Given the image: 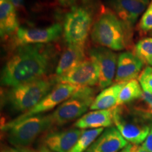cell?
Instances as JSON below:
<instances>
[{
    "instance_id": "6da1fadb",
    "label": "cell",
    "mask_w": 152,
    "mask_h": 152,
    "mask_svg": "<svg viewBox=\"0 0 152 152\" xmlns=\"http://www.w3.org/2000/svg\"><path fill=\"white\" fill-rule=\"evenodd\" d=\"M57 54L52 44L15 47L1 70V85L16 87L46 77L56 64Z\"/></svg>"
},
{
    "instance_id": "7a4b0ae2",
    "label": "cell",
    "mask_w": 152,
    "mask_h": 152,
    "mask_svg": "<svg viewBox=\"0 0 152 152\" xmlns=\"http://www.w3.org/2000/svg\"><path fill=\"white\" fill-rule=\"evenodd\" d=\"M130 37V28L109 8L102 7L91 31V38L95 45L112 51H121L128 47Z\"/></svg>"
},
{
    "instance_id": "3957f363",
    "label": "cell",
    "mask_w": 152,
    "mask_h": 152,
    "mask_svg": "<svg viewBox=\"0 0 152 152\" xmlns=\"http://www.w3.org/2000/svg\"><path fill=\"white\" fill-rule=\"evenodd\" d=\"M56 83L55 77H46L16 87H9L1 93V102L12 111L23 113L37 105L52 90Z\"/></svg>"
},
{
    "instance_id": "277c9868",
    "label": "cell",
    "mask_w": 152,
    "mask_h": 152,
    "mask_svg": "<svg viewBox=\"0 0 152 152\" xmlns=\"http://www.w3.org/2000/svg\"><path fill=\"white\" fill-rule=\"evenodd\" d=\"M53 125L52 114L37 115L15 123H7L1 130L7 132L9 142L15 147H28L38 136L49 130Z\"/></svg>"
},
{
    "instance_id": "5b68a950",
    "label": "cell",
    "mask_w": 152,
    "mask_h": 152,
    "mask_svg": "<svg viewBox=\"0 0 152 152\" xmlns=\"http://www.w3.org/2000/svg\"><path fill=\"white\" fill-rule=\"evenodd\" d=\"M147 118L135 110L130 111L120 106L113 108L115 127L127 141L135 145L143 143L150 132L151 125L146 122Z\"/></svg>"
},
{
    "instance_id": "8992f818",
    "label": "cell",
    "mask_w": 152,
    "mask_h": 152,
    "mask_svg": "<svg viewBox=\"0 0 152 152\" xmlns=\"http://www.w3.org/2000/svg\"><path fill=\"white\" fill-rule=\"evenodd\" d=\"M93 27L92 13L86 7H74L64 17V39L68 45H85Z\"/></svg>"
},
{
    "instance_id": "52a82bcc",
    "label": "cell",
    "mask_w": 152,
    "mask_h": 152,
    "mask_svg": "<svg viewBox=\"0 0 152 152\" xmlns=\"http://www.w3.org/2000/svg\"><path fill=\"white\" fill-rule=\"evenodd\" d=\"M92 87H80L71 97L63 102L52 113L54 125H62L83 116L94 99Z\"/></svg>"
},
{
    "instance_id": "ba28073f",
    "label": "cell",
    "mask_w": 152,
    "mask_h": 152,
    "mask_svg": "<svg viewBox=\"0 0 152 152\" xmlns=\"http://www.w3.org/2000/svg\"><path fill=\"white\" fill-rule=\"evenodd\" d=\"M63 33L61 24L56 23L45 28L19 27L12 35V49L28 45L50 44L56 41Z\"/></svg>"
},
{
    "instance_id": "9c48e42d",
    "label": "cell",
    "mask_w": 152,
    "mask_h": 152,
    "mask_svg": "<svg viewBox=\"0 0 152 152\" xmlns=\"http://www.w3.org/2000/svg\"><path fill=\"white\" fill-rule=\"evenodd\" d=\"M80 87L69 84L58 83L52 90L42 99L33 109L22 113L16 118L10 121V123H15L28 118L40 115L45 112L51 111L57 106H59L68 99L71 97Z\"/></svg>"
},
{
    "instance_id": "30bf717a",
    "label": "cell",
    "mask_w": 152,
    "mask_h": 152,
    "mask_svg": "<svg viewBox=\"0 0 152 152\" xmlns=\"http://www.w3.org/2000/svg\"><path fill=\"white\" fill-rule=\"evenodd\" d=\"M89 56L98 67L99 88L109 87L115 80L118 56L111 49L100 46L89 49Z\"/></svg>"
},
{
    "instance_id": "8fae6325",
    "label": "cell",
    "mask_w": 152,
    "mask_h": 152,
    "mask_svg": "<svg viewBox=\"0 0 152 152\" xmlns=\"http://www.w3.org/2000/svg\"><path fill=\"white\" fill-rule=\"evenodd\" d=\"M56 83H64L78 87H92L99 83V70L92 58H85L71 71L58 77Z\"/></svg>"
},
{
    "instance_id": "7c38bea8",
    "label": "cell",
    "mask_w": 152,
    "mask_h": 152,
    "mask_svg": "<svg viewBox=\"0 0 152 152\" xmlns=\"http://www.w3.org/2000/svg\"><path fill=\"white\" fill-rule=\"evenodd\" d=\"M149 4V0H107L109 9L130 29Z\"/></svg>"
},
{
    "instance_id": "4fadbf2b",
    "label": "cell",
    "mask_w": 152,
    "mask_h": 152,
    "mask_svg": "<svg viewBox=\"0 0 152 152\" xmlns=\"http://www.w3.org/2000/svg\"><path fill=\"white\" fill-rule=\"evenodd\" d=\"M128 143L116 127L111 126L106 128L85 152H119Z\"/></svg>"
},
{
    "instance_id": "5bb4252c",
    "label": "cell",
    "mask_w": 152,
    "mask_h": 152,
    "mask_svg": "<svg viewBox=\"0 0 152 152\" xmlns=\"http://www.w3.org/2000/svg\"><path fill=\"white\" fill-rule=\"evenodd\" d=\"M82 132L83 130L78 128L49 132L43 138L44 146L54 152H70Z\"/></svg>"
},
{
    "instance_id": "9a60e30c",
    "label": "cell",
    "mask_w": 152,
    "mask_h": 152,
    "mask_svg": "<svg viewBox=\"0 0 152 152\" xmlns=\"http://www.w3.org/2000/svg\"><path fill=\"white\" fill-rule=\"evenodd\" d=\"M144 64L135 54L131 52H122L118 57L115 83H123L137 77Z\"/></svg>"
},
{
    "instance_id": "2e32d148",
    "label": "cell",
    "mask_w": 152,
    "mask_h": 152,
    "mask_svg": "<svg viewBox=\"0 0 152 152\" xmlns=\"http://www.w3.org/2000/svg\"><path fill=\"white\" fill-rule=\"evenodd\" d=\"M113 123V108H112L85 113L76 121L75 127L81 130L104 128L111 127Z\"/></svg>"
},
{
    "instance_id": "e0dca14e",
    "label": "cell",
    "mask_w": 152,
    "mask_h": 152,
    "mask_svg": "<svg viewBox=\"0 0 152 152\" xmlns=\"http://www.w3.org/2000/svg\"><path fill=\"white\" fill-rule=\"evenodd\" d=\"M85 50V45H68L57 63L55 77H61L83 62L86 58Z\"/></svg>"
},
{
    "instance_id": "ac0fdd59",
    "label": "cell",
    "mask_w": 152,
    "mask_h": 152,
    "mask_svg": "<svg viewBox=\"0 0 152 152\" xmlns=\"http://www.w3.org/2000/svg\"><path fill=\"white\" fill-rule=\"evenodd\" d=\"M19 28L16 9L10 1L0 2V33L1 38L14 35Z\"/></svg>"
},
{
    "instance_id": "d6986e66",
    "label": "cell",
    "mask_w": 152,
    "mask_h": 152,
    "mask_svg": "<svg viewBox=\"0 0 152 152\" xmlns=\"http://www.w3.org/2000/svg\"><path fill=\"white\" fill-rule=\"evenodd\" d=\"M123 84L115 83L104 89L94 98L90 108V110H106L115 107L117 106L120 91Z\"/></svg>"
},
{
    "instance_id": "ffe728a7",
    "label": "cell",
    "mask_w": 152,
    "mask_h": 152,
    "mask_svg": "<svg viewBox=\"0 0 152 152\" xmlns=\"http://www.w3.org/2000/svg\"><path fill=\"white\" fill-rule=\"evenodd\" d=\"M142 89L140 83L136 79L124 83L120 91L117 106H123L138 99L143 93Z\"/></svg>"
},
{
    "instance_id": "44dd1931",
    "label": "cell",
    "mask_w": 152,
    "mask_h": 152,
    "mask_svg": "<svg viewBox=\"0 0 152 152\" xmlns=\"http://www.w3.org/2000/svg\"><path fill=\"white\" fill-rule=\"evenodd\" d=\"M104 130L103 128L83 130L77 143L70 152H85Z\"/></svg>"
},
{
    "instance_id": "7402d4cb",
    "label": "cell",
    "mask_w": 152,
    "mask_h": 152,
    "mask_svg": "<svg viewBox=\"0 0 152 152\" xmlns=\"http://www.w3.org/2000/svg\"><path fill=\"white\" fill-rule=\"evenodd\" d=\"M134 54L144 64L152 66V37L140 39L134 47Z\"/></svg>"
},
{
    "instance_id": "603a6c76",
    "label": "cell",
    "mask_w": 152,
    "mask_h": 152,
    "mask_svg": "<svg viewBox=\"0 0 152 152\" xmlns=\"http://www.w3.org/2000/svg\"><path fill=\"white\" fill-rule=\"evenodd\" d=\"M134 106V110L147 117L152 116V94L143 91Z\"/></svg>"
},
{
    "instance_id": "cb8c5ba5",
    "label": "cell",
    "mask_w": 152,
    "mask_h": 152,
    "mask_svg": "<svg viewBox=\"0 0 152 152\" xmlns=\"http://www.w3.org/2000/svg\"><path fill=\"white\" fill-rule=\"evenodd\" d=\"M138 80L143 91L152 94V66H147L144 68Z\"/></svg>"
},
{
    "instance_id": "d4e9b609",
    "label": "cell",
    "mask_w": 152,
    "mask_h": 152,
    "mask_svg": "<svg viewBox=\"0 0 152 152\" xmlns=\"http://www.w3.org/2000/svg\"><path fill=\"white\" fill-rule=\"evenodd\" d=\"M139 28L144 33L152 30V4L151 3L140 19Z\"/></svg>"
},
{
    "instance_id": "484cf974",
    "label": "cell",
    "mask_w": 152,
    "mask_h": 152,
    "mask_svg": "<svg viewBox=\"0 0 152 152\" xmlns=\"http://www.w3.org/2000/svg\"><path fill=\"white\" fill-rule=\"evenodd\" d=\"M142 147L149 152H152V125L150 129V132L148 134L147 137L142 143Z\"/></svg>"
},
{
    "instance_id": "4316f807",
    "label": "cell",
    "mask_w": 152,
    "mask_h": 152,
    "mask_svg": "<svg viewBox=\"0 0 152 152\" xmlns=\"http://www.w3.org/2000/svg\"><path fill=\"white\" fill-rule=\"evenodd\" d=\"M1 152H36L28 147H14L7 148Z\"/></svg>"
},
{
    "instance_id": "83f0119b",
    "label": "cell",
    "mask_w": 152,
    "mask_h": 152,
    "mask_svg": "<svg viewBox=\"0 0 152 152\" xmlns=\"http://www.w3.org/2000/svg\"><path fill=\"white\" fill-rule=\"evenodd\" d=\"M61 6L64 7H73L75 4L76 0H56Z\"/></svg>"
},
{
    "instance_id": "f1b7e54d",
    "label": "cell",
    "mask_w": 152,
    "mask_h": 152,
    "mask_svg": "<svg viewBox=\"0 0 152 152\" xmlns=\"http://www.w3.org/2000/svg\"><path fill=\"white\" fill-rule=\"evenodd\" d=\"M14 6L16 10H20L22 9L24 7V1L25 0H8Z\"/></svg>"
},
{
    "instance_id": "f546056e",
    "label": "cell",
    "mask_w": 152,
    "mask_h": 152,
    "mask_svg": "<svg viewBox=\"0 0 152 152\" xmlns=\"http://www.w3.org/2000/svg\"><path fill=\"white\" fill-rule=\"evenodd\" d=\"M82 2L83 3L85 7H86L89 9H91L95 5L96 0H82Z\"/></svg>"
},
{
    "instance_id": "4dcf8cb0",
    "label": "cell",
    "mask_w": 152,
    "mask_h": 152,
    "mask_svg": "<svg viewBox=\"0 0 152 152\" xmlns=\"http://www.w3.org/2000/svg\"><path fill=\"white\" fill-rule=\"evenodd\" d=\"M132 149L133 152H149L144 149L142 146L141 147H138L137 145H135V144H132Z\"/></svg>"
},
{
    "instance_id": "1f68e13d",
    "label": "cell",
    "mask_w": 152,
    "mask_h": 152,
    "mask_svg": "<svg viewBox=\"0 0 152 152\" xmlns=\"http://www.w3.org/2000/svg\"><path fill=\"white\" fill-rule=\"evenodd\" d=\"M121 152H133L132 149V144H128Z\"/></svg>"
},
{
    "instance_id": "d6a6232c",
    "label": "cell",
    "mask_w": 152,
    "mask_h": 152,
    "mask_svg": "<svg viewBox=\"0 0 152 152\" xmlns=\"http://www.w3.org/2000/svg\"><path fill=\"white\" fill-rule=\"evenodd\" d=\"M38 152H54L52 151H51L50 149H49L48 148H47L46 147H45V146H42L40 149H39V151Z\"/></svg>"
},
{
    "instance_id": "836d02e7",
    "label": "cell",
    "mask_w": 152,
    "mask_h": 152,
    "mask_svg": "<svg viewBox=\"0 0 152 152\" xmlns=\"http://www.w3.org/2000/svg\"><path fill=\"white\" fill-rule=\"evenodd\" d=\"M7 1V0H0V2H2V1Z\"/></svg>"
},
{
    "instance_id": "e575fe53",
    "label": "cell",
    "mask_w": 152,
    "mask_h": 152,
    "mask_svg": "<svg viewBox=\"0 0 152 152\" xmlns=\"http://www.w3.org/2000/svg\"><path fill=\"white\" fill-rule=\"evenodd\" d=\"M151 4H152V0H151Z\"/></svg>"
}]
</instances>
